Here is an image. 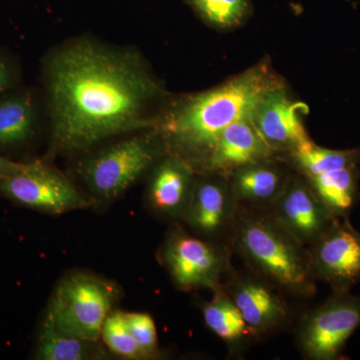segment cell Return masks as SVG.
I'll use <instances>...</instances> for the list:
<instances>
[{"instance_id": "1", "label": "cell", "mask_w": 360, "mask_h": 360, "mask_svg": "<svg viewBox=\"0 0 360 360\" xmlns=\"http://www.w3.org/2000/svg\"><path fill=\"white\" fill-rule=\"evenodd\" d=\"M45 75L56 153L155 127L149 110L162 89L134 52L77 40L47 58Z\"/></svg>"}, {"instance_id": "2", "label": "cell", "mask_w": 360, "mask_h": 360, "mask_svg": "<svg viewBox=\"0 0 360 360\" xmlns=\"http://www.w3.org/2000/svg\"><path fill=\"white\" fill-rule=\"evenodd\" d=\"M283 85L266 63L229 82L187 99L162 124L161 136L169 153L205 169L219 135L253 111L265 94Z\"/></svg>"}, {"instance_id": "3", "label": "cell", "mask_w": 360, "mask_h": 360, "mask_svg": "<svg viewBox=\"0 0 360 360\" xmlns=\"http://www.w3.org/2000/svg\"><path fill=\"white\" fill-rule=\"evenodd\" d=\"M232 226L236 248L260 278L292 295H314L309 250L271 215L238 212Z\"/></svg>"}, {"instance_id": "4", "label": "cell", "mask_w": 360, "mask_h": 360, "mask_svg": "<svg viewBox=\"0 0 360 360\" xmlns=\"http://www.w3.org/2000/svg\"><path fill=\"white\" fill-rule=\"evenodd\" d=\"M120 295L117 285L103 277L73 272L56 285L46 315L66 335L97 342Z\"/></svg>"}, {"instance_id": "5", "label": "cell", "mask_w": 360, "mask_h": 360, "mask_svg": "<svg viewBox=\"0 0 360 360\" xmlns=\"http://www.w3.org/2000/svg\"><path fill=\"white\" fill-rule=\"evenodd\" d=\"M163 141L155 134L135 135L92 156L82 169L90 193L101 200L122 195L158 162Z\"/></svg>"}, {"instance_id": "6", "label": "cell", "mask_w": 360, "mask_h": 360, "mask_svg": "<svg viewBox=\"0 0 360 360\" xmlns=\"http://www.w3.org/2000/svg\"><path fill=\"white\" fill-rule=\"evenodd\" d=\"M360 328V295L347 292L333 295L300 321L297 343L305 359H340L345 345Z\"/></svg>"}, {"instance_id": "7", "label": "cell", "mask_w": 360, "mask_h": 360, "mask_svg": "<svg viewBox=\"0 0 360 360\" xmlns=\"http://www.w3.org/2000/svg\"><path fill=\"white\" fill-rule=\"evenodd\" d=\"M0 193L18 205L54 215L92 205L65 175L41 161L25 163L18 174L0 177Z\"/></svg>"}, {"instance_id": "8", "label": "cell", "mask_w": 360, "mask_h": 360, "mask_svg": "<svg viewBox=\"0 0 360 360\" xmlns=\"http://www.w3.org/2000/svg\"><path fill=\"white\" fill-rule=\"evenodd\" d=\"M161 260L176 288L186 291L214 290L229 269L224 250L182 229L168 234L161 250Z\"/></svg>"}, {"instance_id": "9", "label": "cell", "mask_w": 360, "mask_h": 360, "mask_svg": "<svg viewBox=\"0 0 360 360\" xmlns=\"http://www.w3.org/2000/svg\"><path fill=\"white\" fill-rule=\"evenodd\" d=\"M315 281L333 292H347L360 283V232L347 219H336L309 250Z\"/></svg>"}, {"instance_id": "10", "label": "cell", "mask_w": 360, "mask_h": 360, "mask_svg": "<svg viewBox=\"0 0 360 360\" xmlns=\"http://www.w3.org/2000/svg\"><path fill=\"white\" fill-rule=\"evenodd\" d=\"M271 207L272 219L304 248L314 245L336 219L304 177H290Z\"/></svg>"}, {"instance_id": "11", "label": "cell", "mask_w": 360, "mask_h": 360, "mask_svg": "<svg viewBox=\"0 0 360 360\" xmlns=\"http://www.w3.org/2000/svg\"><path fill=\"white\" fill-rule=\"evenodd\" d=\"M210 174L195 179L191 200L181 217L203 238L221 236L233 225L238 210L229 179Z\"/></svg>"}, {"instance_id": "12", "label": "cell", "mask_w": 360, "mask_h": 360, "mask_svg": "<svg viewBox=\"0 0 360 360\" xmlns=\"http://www.w3.org/2000/svg\"><path fill=\"white\" fill-rule=\"evenodd\" d=\"M307 106L288 96L283 84L270 90L252 113L257 131L274 153H292L309 141L302 115Z\"/></svg>"}, {"instance_id": "13", "label": "cell", "mask_w": 360, "mask_h": 360, "mask_svg": "<svg viewBox=\"0 0 360 360\" xmlns=\"http://www.w3.org/2000/svg\"><path fill=\"white\" fill-rule=\"evenodd\" d=\"M193 165L169 153L155 163L149 177L146 198L153 212L163 217L181 219L195 182Z\"/></svg>"}, {"instance_id": "14", "label": "cell", "mask_w": 360, "mask_h": 360, "mask_svg": "<svg viewBox=\"0 0 360 360\" xmlns=\"http://www.w3.org/2000/svg\"><path fill=\"white\" fill-rule=\"evenodd\" d=\"M276 153L257 131L252 115L231 123L219 135L205 170L229 177L245 165L270 160Z\"/></svg>"}, {"instance_id": "15", "label": "cell", "mask_w": 360, "mask_h": 360, "mask_svg": "<svg viewBox=\"0 0 360 360\" xmlns=\"http://www.w3.org/2000/svg\"><path fill=\"white\" fill-rule=\"evenodd\" d=\"M225 291L236 303L253 335L276 330L288 319L285 303L264 279L238 276Z\"/></svg>"}, {"instance_id": "16", "label": "cell", "mask_w": 360, "mask_h": 360, "mask_svg": "<svg viewBox=\"0 0 360 360\" xmlns=\"http://www.w3.org/2000/svg\"><path fill=\"white\" fill-rule=\"evenodd\" d=\"M227 179L238 203L271 205L290 176L270 158L238 168Z\"/></svg>"}, {"instance_id": "17", "label": "cell", "mask_w": 360, "mask_h": 360, "mask_svg": "<svg viewBox=\"0 0 360 360\" xmlns=\"http://www.w3.org/2000/svg\"><path fill=\"white\" fill-rule=\"evenodd\" d=\"M317 198L336 219H347L359 198L357 167L333 170L305 179Z\"/></svg>"}, {"instance_id": "18", "label": "cell", "mask_w": 360, "mask_h": 360, "mask_svg": "<svg viewBox=\"0 0 360 360\" xmlns=\"http://www.w3.org/2000/svg\"><path fill=\"white\" fill-rule=\"evenodd\" d=\"M97 342L66 335L45 315L40 331L37 359L41 360H87L103 359Z\"/></svg>"}, {"instance_id": "19", "label": "cell", "mask_w": 360, "mask_h": 360, "mask_svg": "<svg viewBox=\"0 0 360 360\" xmlns=\"http://www.w3.org/2000/svg\"><path fill=\"white\" fill-rule=\"evenodd\" d=\"M214 296L201 307L206 326L220 340L234 345L245 336L253 335L231 296L220 286Z\"/></svg>"}, {"instance_id": "20", "label": "cell", "mask_w": 360, "mask_h": 360, "mask_svg": "<svg viewBox=\"0 0 360 360\" xmlns=\"http://www.w3.org/2000/svg\"><path fill=\"white\" fill-rule=\"evenodd\" d=\"M290 155L305 179L333 170L357 167L360 163V148L336 150L316 146L311 139L298 146Z\"/></svg>"}, {"instance_id": "21", "label": "cell", "mask_w": 360, "mask_h": 360, "mask_svg": "<svg viewBox=\"0 0 360 360\" xmlns=\"http://www.w3.org/2000/svg\"><path fill=\"white\" fill-rule=\"evenodd\" d=\"M35 113L26 94L0 99V148L20 146L32 136Z\"/></svg>"}, {"instance_id": "22", "label": "cell", "mask_w": 360, "mask_h": 360, "mask_svg": "<svg viewBox=\"0 0 360 360\" xmlns=\"http://www.w3.org/2000/svg\"><path fill=\"white\" fill-rule=\"evenodd\" d=\"M101 338L106 347L117 356L125 359H143L127 324L125 312L120 310L110 312L104 321Z\"/></svg>"}, {"instance_id": "23", "label": "cell", "mask_w": 360, "mask_h": 360, "mask_svg": "<svg viewBox=\"0 0 360 360\" xmlns=\"http://www.w3.org/2000/svg\"><path fill=\"white\" fill-rule=\"evenodd\" d=\"M201 18L217 27L238 25L250 11V0H189Z\"/></svg>"}, {"instance_id": "24", "label": "cell", "mask_w": 360, "mask_h": 360, "mask_svg": "<svg viewBox=\"0 0 360 360\" xmlns=\"http://www.w3.org/2000/svg\"><path fill=\"white\" fill-rule=\"evenodd\" d=\"M127 324L143 359L158 354V338L153 316L146 312H125Z\"/></svg>"}, {"instance_id": "25", "label": "cell", "mask_w": 360, "mask_h": 360, "mask_svg": "<svg viewBox=\"0 0 360 360\" xmlns=\"http://www.w3.org/2000/svg\"><path fill=\"white\" fill-rule=\"evenodd\" d=\"M25 167V163L15 162L0 155V177L18 174Z\"/></svg>"}, {"instance_id": "26", "label": "cell", "mask_w": 360, "mask_h": 360, "mask_svg": "<svg viewBox=\"0 0 360 360\" xmlns=\"http://www.w3.org/2000/svg\"><path fill=\"white\" fill-rule=\"evenodd\" d=\"M13 82V75L11 68L4 59L0 58V92L11 86Z\"/></svg>"}]
</instances>
